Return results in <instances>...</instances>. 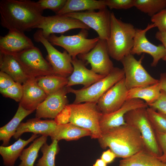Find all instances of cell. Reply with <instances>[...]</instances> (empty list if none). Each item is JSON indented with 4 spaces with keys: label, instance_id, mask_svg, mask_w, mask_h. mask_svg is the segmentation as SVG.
I'll use <instances>...</instances> for the list:
<instances>
[{
    "label": "cell",
    "instance_id": "cell-29",
    "mask_svg": "<svg viewBox=\"0 0 166 166\" xmlns=\"http://www.w3.org/2000/svg\"><path fill=\"white\" fill-rule=\"evenodd\" d=\"M36 78L38 85L48 96L53 94L67 85V77L55 75H50Z\"/></svg>",
    "mask_w": 166,
    "mask_h": 166
},
{
    "label": "cell",
    "instance_id": "cell-22",
    "mask_svg": "<svg viewBox=\"0 0 166 166\" xmlns=\"http://www.w3.org/2000/svg\"><path fill=\"white\" fill-rule=\"evenodd\" d=\"M0 69L11 76L16 82L22 85L30 77L12 54L0 52Z\"/></svg>",
    "mask_w": 166,
    "mask_h": 166
},
{
    "label": "cell",
    "instance_id": "cell-16",
    "mask_svg": "<svg viewBox=\"0 0 166 166\" xmlns=\"http://www.w3.org/2000/svg\"><path fill=\"white\" fill-rule=\"evenodd\" d=\"M68 93V87L65 86L48 96L36 109V117L54 119L68 105L66 94Z\"/></svg>",
    "mask_w": 166,
    "mask_h": 166
},
{
    "label": "cell",
    "instance_id": "cell-27",
    "mask_svg": "<svg viewBox=\"0 0 166 166\" xmlns=\"http://www.w3.org/2000/svg\"><path fill=\"white\" fill-rule=\"evenodd\" d=\"M160 90L159 82L150 85L134 88L128 90L127 100L139 99L144 101L148 105L157 100Z\"/></svg>",
    "mask_w": 166,
    "mask_h": 166
},
{
    "label": "cell",
    "instance_id": "cell-10",
    "mask_svg": "<svg viewBox=\"0 0 166 166\" xmlns=\"http://www.w3.org/2000/svg\"><path fill=\"white\" fill-rule=\"evenodd\" d=\"M34 41L42 43L45 48L47 55L46 59L51 66L54 75L65 77L72 73L73 68L72 58L66 51L61 52L57 49L43 35L41 29L34 34Z\"/></svg>",
    "mask_w": 166,
    "mask_h": 166
},
{
    "label": "cell",
    "instance_id": "cell-28",
    "mask_svg": "<svg viewBox=\"0 0 166 166\" xmlns=\"http://www.w3.org/2000/svg\"><path fill=\"white\" fill-rule=\"evenodd\" d=\"M118 166H166V163L143 150L120 160Z\"/></svg>",
    "mask_w": 166,
    "mask_h": 166
},
{
    "label": "cell",
    "instance_id": "cell-39",
    "mask_svg": "<svg viewBox=\"0 0 166 166\" xmlns=\"http://www.w3.org/2000/svg\"><path fill=\"white\" fill-rule=\"evenodd\" d=\"M157 140L162 152V156L157 158L166 163V133L155 132Z\"/></svg>",
    "mask_w": 166,
    "mask_h": 166
},
{
    "label": "cell",
    "instance_id": "cell-41",
    "mask_svg": "<svg viewBox=\"0 0 166 166\" xmlns=\"http://www.w3.org/2000/svg\"><path fill=\"white\" fill-rule=\"evenodd\" d=\"M16 82L7 73L0 71V89H5L13 85Z\"/></svg>",
    "mask_w": 166,
    "mask_h": 166
},
{
    "label": "cell",
    "instance_id": "cell-40",
    "mask_svg": "<svg viewBox=\"0 0 166 166\" xmlns=\"http://www.w3.org/2000/svg\"><path fill=\"white\" fill-rule=\"evenodd\" d=\"M71 109L69 104L66 105L58 114L54 121L57 125L64 124L69 123Z\"/></svg>",
    "mask_w": 166,
    "mask_h": 166
},
{
    "label": "cell",
    "instance_id": "cell-2",
    "mask_svg": "<svg viewBox=\"0 0 166 166\" xmlns=\"http://www.w3.org/2000/svg\"><path fill=\"white\" fill-rule=\"evenodd\" d=\"M97 139L102 148H109L116 157L126 158L144 149L139 130L127 124L102 133Z\"/></svg>",
    "mask_w": 166,
    "mask_h": 166
},
{
    "label": "cell",
    "instance_id": "cell-32",
    "mask_svg": "<svg viewBox=\"0 0 166 166\" xmlns=\"http://www.w3.org/2000/svg\"><path fill=\"white\" fill-rule=\"evenodd\" d=\"M134 6L151 17L166 8V0H135Z\"/></svg>",
    "mask_w": 166,
    "mask_h": 166
},
{
    "label": "cell",
    "instance_id": "cell-17",
    "mask_svg": "<svg viewBox=\"0 0 166 166\" xmlns=\"http://www.w3.org/2000/svg\"><path fill=\"white\" fill-rule=\"evenodd\" d=\"M148 107V106L144 101L140 99L127 100L118 110L109 113L102 114L99 122L102 133L113 128L126 124L124 116L129 111L140 108Z\"/></svg>",
    "mask_w": 166,
    "mask_h": 166
},
{
    "label": "cell",
    "instance_id": "cell-13",
    "mask_svg": "<svg viewBox=\"0 0 166 166\" xmlns=\"http://www.w3.org/2000/svg\"><path fill=\"white\" fill-rule=\"evenodd\" d=\"M109 56L106 40L100 39L90 51L78 55L80 59L90 65L91 69L92 71L105 76L114 67Z\"/></svg>",
    "mask_w": 166,
    "mask_h": 166
},
{
    "label": "cell",
    "instance_id": "cell-38",
    "mask_svg": "<svg viewBox=\"0 0 166 166\" xmlns=\"http://www.w3.org/2000/svg\"><path fill=\"white\" fill-rule=\"evenodd\" d=\"M148 106L158 112L166 115V92L161 89L160 95L157 100Z\"/></svg>",
    "mask_w": 166,
    "mask_h": 166
},
{
    "label": "cell",
    "instance_id": "cell-12",
    "mask_svg": "<svg viewBox=\"0 0 166 166\" xmlns=\"http://www.w3.org/2000/svg\"><path fill=\"white\" fill-rule=\"evenodd\" d=\"M41 29L43 36L48 39L52 34H63L76 29L89 30L90 28L79 20L65 15L43 16L35 28Z\"/></svg>",
    "mask_w": 166,
    "mask_h": 166
},
{
    "label": "cell",
    "instance_id": "cell-9",
    "mask_svg": "<svg viewBox=\"0 0 166 166\" xmlns=\"http://www.w3.org/2000/svg\"><path fill=\"white\" fill-rule=\"evenodd\" d=\"M13 55L29 77L54 75L49 63L44 58L39 49L35 46Z\"/></svg>",
    "mask_w": 166,
    "mask_h": 166
},
{
    "label": "cell",
    "instance_id": "cell-14",
    "mask_svg": "<svg viewBox=\"0 0 166 166\" xmlns=\"http://www.w3.org/2000/svg\"><path fill=\"white\" fill-rule=\"evenodd\" d=\"M155 27H156L155 25L152 23L148 24L144 29L136 28L134 45L131 52V53L133 55H140L143 53L150 55L153 58L151 64L152 67L156 66L159 61L162 59L166 54L165 49L162 44L158 45H154L146 37V32Z\"/></svg>",
    "mask_w": 166,
    "mask_h": 166
},
{
    "label": "cell",
    "instance_id": "cell-31",
    "mask_svg": "<svg viewBox=\"0 0 166 166\" xmlns=\"http://www.w3.org/2000/svg\"><path fill=\"white\" fill-rule=\"evenodd\" d=\"M57 140H54L48 145L46 142L40 150L42 155L36 164V166H55V159L60 150Z\"/></svg>",
    "mask_w": 166,
    "mask_h": 166
},
{
    "label": "cell",
    "instance_id": "cell-30",
    "mask_svg": "<svg viewBox=\"0 0 166 166\" xmlns=\"http://www.w3.org/2000/svg\"><path fill=\"white\" fill-rule=\"evenodd\" d=\"M47 137L42 135L37 138L27 148L24 149L19 157L21 160L18 166H34L42 146L46 142Z\"/></svg>",
    "mask_w": 166,
    "mask_h": 166
},
{
    "label": "cell",
    "instance_id": "cell-23",
    "mask_svg": "<svg viewBox=\"0 0 166 166\" xmlns=\"http://www.w3.org/2000/svg\"><path fill=\"white\" fill-rule=\"evenodd\" d=\"M91 135L89 130L68 123L57 125L49 136L52 141L54 140L58 141L62 140L71 141L77 140L85 136H91Z\"/></svg>",
    "mask_w": 166,
    "mask_h": 166
},
{
    "label": "cell",
    "instance_id": "cell-3",
    "mask_svg": "<svg viewBox=\"0 0 166 166\" xmlns=\"http://www.w3.org/2000/svg\"><path fill=\"white\" fill-rule=\"evenodd\" d=\"M111 18L110 34L106 41L108 51L110 57L120 61L131 53L136 28L132 24L117 18L113 12H111Z\"/></svg>",
    "mask_w": 166,
    "mask_h": 166
},
{
    "label": "cell",
    "instance_id": "cell-37",
    "mask_svg": "<svg viewBox=\"0 0 166 166\" xmlns=\"http://www.w3.org/2000/svg\"><path fill=\"white\" fill-rule=\"evenodd\" d=\"M151 21L158 28L159 31L166 32V9L162 10L152 17Z\"/></svg>",
    "mask_w": 166,
    "mask_h": 166
},
{
    "label": "cell",
    "instance_id": "cell-11",
    "mask_svg": "<svg viewBox=\"0 0 166 166\" xmlns=\"http://www.w3.org/2000/svg\"><path fill=\"white\" fill-rule=\"evenodd\" d=\"M111 13L105 8L99 10L70 13L65 15L81 21L95 30L100 39L107 40L109 38L111 28Z\"/></svg>",
    "mask_w": 166,
    "mask_h": 166
},
{
    "label": "cell",
    "instance_id": "cell-4",
    "mask_svg": "<svg viewBox=\"0 0 166 166\" xmlns=\"http://www.w3.org/2000/svg\"><path fill=\"white\" fill-rule=\"evenodd\" d=\"M147 108H140L130 110L124 116L126 123L138 129L140 133L144 150L158 158L162 152L158 142L155 132L149 119Z\"/></svg>",
    "mask_w": 166,
    "mask_h": 166
},
{
    "label": "cell",
    "instance_id": "cell-24",
    "mask_svg": "<svg viewBox=\"0 0 166 166\" xmlns=\"http://www.w3.org/2000/svg\"><path fill=\"white\" fill-rule=\"evenodd\" d=\"M38 136L33 134L28 140L19 138L14 144L6 146H0V154L2 157L5 166H14L16 161L19 157L24 147L33 141Z\"/></svg>",
    "mask_w": 166,
    "mask_h": 166
},
{
    "label": "cell",
    "instance_id": "cell-20",
    "mask_svg": "<svg viewBox=\"0 0 166 166\" xmlns=\"http://www.w3.org/2000/svg\"><path fill=\"white\" fill-rule=\"evenodd\" d=\"M34 46L31 40L24 33L9 31L0 37V52L14 54Z\"/></svg>",
    "mask_w": 166,
    "mask_h": 166
},
{
    "label": "cell",
    "instance_id": "cell-19",
    "mask_svg": "<svg viewBox=\"0 0 166 166\" xmlns=\"http://www.w3.org/2000/svg\"><path fill=\"white\" fill-rule=\"evenodd\" d=\"M22 85L23 94L19 104L25 109L34 111L47 95L38 85L36 78L29 77Z\"/></svg>",
    "mask_w": 166,
    "mask_h": 166
},
{
    "label": "cell",
    "instance_id": "cell-21",
    "mask_svg": "<svg viewBox=\"0 0 166 166\" xmlns=\"http://www.w3.org/2000/svg\"><path fill=\"white\" fill-rule=\"evenodd\" d=\"M57 125L54 120H43L36 117L29 119L25 122H21L13 137L18 139L23 133L27 132L49 136Z\"/></svg>",
    "mask_w": 166,
    "mask_h": 166
},
{
    "label": "cell",
    "instance_id": "cell-43",
    "mask_svg": "<svg viewBox=\"0 0 166 166\" xmlns=\"http://www.w3.org/2000/svg\"><path fill=\"white\" fill-rule=\"evenodd\" d=\"M156 38L160 41L164 45L166 51V54L162 59L166 61V32L157 31L155 36Z\"/></svg>",
    "mask_w": 166,
    "mask_h": 166
},
{
    "label": "cell",
    "instance_id": "cell-15",
    "mask_svg": "<svg viewBox=\"0 0 166 166\" xmlns=\"http://www.w3.org/2000/svg\"><path fill=\"white\" fill-rule=\"evenodd\" d=\"M128 89L124 77L108 89L97 104L102 114L109 113L120 108L127 100Z\"/></svg>",
    "mask_w": 166,
    "mask_h": 166
},
{
    "label": "cell",
    "instance_id": "cell-42",
    "mask_svg": "<svg viewBox=\"0 0 166 166\" xmlns=\"http://www.w3.org/2000/svg\"><path fill=\"white\" fill-rule=\"evenodd\" d=\"M116 157L115 154L110 149L103 152L101 156V158L107 164L112 162Z\"/></svg>",
    "mask_w": 166,
    "mask_h": 166
},
{
    "label": "cell",
    "instance_id": "cell-46",
    "mask_svg": "<svg viewBox=\"0 0 166 166\" xmlns=\"http://www.w3.org/2000/svg\"></svg>",
    "mask_w": 166,
    "mask_h": 166
},
{
    "label": "cell",
    "instance_id": "cell-33",
    "mask_svg": "<svg viewBox=\"0 0 166 166\" xmlns=\"http://www.w3.org/2000/svg\"><path fill=\"white\" fill-rule=\"evenodd\" d=\"M148 116L155 132L166 133V115L158 112L148 107Z\"/></svg>",
    "mask_w": 166,
    "mask_h": 166
},
{
    "label": "cell",
    "instance_id": "cell-34",
    "mask_svg": "<svg viewBox=\"0 0 166 166\" xmlns=\"http://www.w3.org/2000/svg\"><path fill=\"white\" fill-rule=\"evenodd\" d=\"M23 91L22 85L17 82H15L7 88L0 89V93L3 96L10 98L18 102H20L22 99Z\"/></svg>",
    "mask_w": 166,
    "mask_h": 166
},
{
    "label": "cell",
    "instance_id": "cell-45",
    "mask_svg": "<svg viewBox=\"0 0 166 166\" xmlns=\"http://www.w3.org/2000/svg\"><path fill=\"white\" fill-rule=\"evenodd\" d=\"M107 164L101 158L97 160L93 166H107Z\"/></svg>",
    "mask_w": 166,
    "mask_h": 166
},
{
    "label": "cell",
    "instance_id": "cell-6",
    "mask_svg": "<svg viewBox=\"0 0 166 166\" xmlns=\"http://www.w3.org/2000/svg\"><path fill=\"white\" fill-rule=\"evenodd\" d=\"M124 75L123 68L114 67L107 75L88 87L75 89L68 87L69 93L75 95L73 103L77 104L85 102L97 103L103 94L124 78Z\"/></svg>",
    "mask_w": 166,
    "mask_h": 166
},
{
    "label": "cell",
    "instance_id": "cell-18",
    "mask_svg": "<svg viewBox=\"0 0 166 166\" xmlns=\"http://www.w3.org/2000/svg\"><path fill=\"white\" fill-rule=\"evenodd\" d=\"M72 64L73 69L72 73L67 77L68 82L66 86L67 87L81 84L84 85L83 88H86L106 76L88 69L84 61L77 57L72 59Z\"/></svg>",
    "mask_w": 166,
    "mask_h": 166
},
{
    "label": "cell",
    "instance_id": "cell-35",
    "mask_svg": "<svg viewBox=\"0 0 166 166\" xmlns=\"http://www.w3.org/2000/svg\"><path fill=\"white\" fill-rule=\"evenodd\" d=\"M66 0H39L37 2L43 10H51L57 13L64 6Z\"/></svg>",
    "mask_w": 166,
    "mask_h": 166
},
{
    "label": "cell",
    "instance_id": "cell-5",
    "mask_svg": "<svg viewBox=\"0 0 166 166\" xmlns=\"http://www.w3.org/2000/svg\"><path fill=\"white\" fill-rule=\"evenodd\" d=\"M69 105L71 109L69 123L89 130L92 139H98L102 134L99 122L102 114L97 103L85 102Z\"/></svg>",
    "mask_w": 166,
    "mask_h": 166
},
{
    "label": "cell",
    "instance_id": "cell-1",
    "mask_svg": "<svg viewBox=\"0 0 166 166\" xmlns=\"http://www.w3.org/2000/svg\"><path fill=\"white\" fill-rule=\"evenodd\" d=\"M37 2L30 0L0 1L1 24L9 31L24 33L35 28L43 11Z\"/></svg>",
    "mask_w": 166,
    "mask_h": 166
},
{
    "label": "cell",
    "instance_id": "cell-36",
    "mask_svg": "<svg viewBox=\"0 0 166 166\" xmlns=\"http://www.w3.org/2000/svg\"><path fill=\"white\" fill-rule=\"evenodd\" d=\"M110 9H128L134 6L135 0H105Z\"/></svg>",
    "mask_w": 166,
    "mask_h": 166
},
{
    "label": "cell",
    "instance_id": "cell-7",
    "mask_svg": "<svg viewBox=\"0 0 166 166\" xmlns=\"http://www.w3.org/2000/svg\"><path fill=\"white\" fill-rule=\"evenodd\" d=\"M87 30L81 29L77 34L57 36L52 34L47 39L53 45L61 46L65 49L72 59L79 54L86 53L92 50L99 40L98 37L93 38H87Z\"/></svg>",
    "mask_w": 166,
    "mask_h": 166
},
{
    "label": "cell",
    "instance_id": "cell-44",
    "mask_svg": "<svg viewBox=\"0 0 166 166\" xmlns=\"http://www.w3.org/2000/svg\"><path fill=\"white\" fill-rule=\"evenodd\" d=\"M159 83L160 89L166 92V73L160 74Z\"/></svg>",
    "mask_w": 166,
    "mask_h": 166
},
{
    "label": "cell",
    "instance_id": "cell-26",
    "mask_svg": "<svg viewBox=\"0 0 166 166\" xmlns=\"http://www.w3.org/2000/svg\"><path fill=\"white\" fill-rule=\"evenodd\" d=\"M34 111L27 110L20 104L17 110L12 119L6 124L0 128V140L2 145L7 146L10 139L15 134L21 121Z\"/></svg>",
    "mask_w": 166,
    "mask_h": 166
},
{
    "label": "cell",
    "instance_id": "cell-8",
    "mask_svg": "<svg viewBox=\"0 0 166 166\" xmlns=\"http://www.w3.org/2000/svg\"><path fill=\"white\" fill-rule=\"evenodd\" d=\"M144 55L138 60L130 53L121 61L123 66L126 86L128 90L134 88L146 86L159 82L152 77L142 64Z\"/></svg>",
    "mask_w": 166,
    "mask_h": 166
},
{
    "label": "cell",
    "instance_id": "cell-25",
    "mask_svg": "<svg viewBox=\"0 0 166 166\" xmlns=\"http://www.w3.org/2000/svg\"><path fill=\"white\" fill-rule=\"evenodd\" d=\"M106 7L105 0H67L56 15H63L82 11L94 10Z\"/></svg>",
    "mask_w": 166,
    "mask_h": 166
}]
</instances>
